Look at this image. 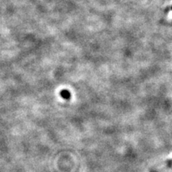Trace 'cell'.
Returning <instances> with one entry per match:
<instances>
[{"mask_svg": "<svg viewBox=\"0 0 172 172\" xmlns=\"http://www.w3.org/2000/svg\"><path fill=\"white\" fill-rule=\"evenodd\" d=\"M171 9H172V7H171Z\"/></svg>", "mask_w": 172, "mask_h": 172, "instance_id": "cell-2", "label": "cell"}, {"mask_svg": "<svg viewBox=\"0 0 172 172\" xmlns=\"http://www.w3.org/2000/svg\"><path fill=\"white\" fill-rule=\"evenodd\" d=\"M61 97L65 98V99H69L70 98V93L67 91V90H64L61 93Z\"/></svg>", "mask_w": 172, "mask_h": 172, "instance_id": "cell-1", "label": "cell"}]
</instances>
